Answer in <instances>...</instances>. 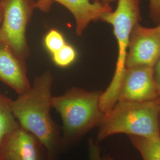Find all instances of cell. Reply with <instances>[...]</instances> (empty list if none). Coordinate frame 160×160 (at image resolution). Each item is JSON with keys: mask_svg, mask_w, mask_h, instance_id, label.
<instances>
[{"mask_svg": "<svg viewBox=\"0 0 160 160\" xmlns=\"http://www.w3.org/2000/svg\"><path fill=\"white\" fill-rule=\"evenodd\" d=\"M53 76L50 71L36 77L29 90L13 100L12 109L20 126L37 138L49 160H55L62 147L61 133L51 114Z\"/></svg>", "mask_w": 160, "mask_h": 160, "instance_id": "obj_1", "label": "cell"}, {"mask_svg": "<svg viewBox=\"0 0 160 160\" xmlns=\"http://www.w3.org/2000/svg\"><path fill=\"white\" fill-rule=\"evenodd\" d=\"M102 92L72 87L62 95L52 97V108L56 110L62 122V147L72 145L99 126L104 116L100 106Z\"/></svg>", "mask_w": 160, "mask_h": 160, "instance_id": "obj_2", "label": "cell"}, {"mask_svg": "<svg viewBox=\"0 0 160 160\" xmlns=\"http://www.w3.org/2000/svg\"><path fill=\"white\" fill-rule=\"evenodd\" d=\"M160 105L157 101L132 103L118 101L100 124L97 141L116 134L160 139Z\"/></svg>", "mask_w": 160, "mask_h": 160, "instance_id": "obj_3", "label": "cell"}, {"mask_svg": "<svg viewBox=\"0 0 160 160\" xmlns=\"http://www.w3.org/2000/svg\"><path fill=\"white\" fill-rule=\"evenodd\" d=\"M116 8L103 14L100 21L110 24L118 43V58L114 75L102 92L100 106L108 113L118 102L121 82L126 69V61L132 32L142 20L140 0H117Z\"/></svg>", "mask_w": 160, "mask_h": 160, "instance_id": "obj_4", "label": "cell"}, {"mask_svg": "<svg viewBox=\"0 0 160 160\" xmlns=\"http://www.w3.org/2000/svg\"><path fill=\"white\" fill-rule=\"evenodd\" d=\"M1 3L3 14L0 42L26 62L30 54L27 28L36 9V0H1Z\"/></svg>", "mask_w": 160, "mask_h": 160, "instance_id": "obj_5", "label": "cell"}, {"mask_svg": "<svg viewBox=\"0 0 160 160\" xmlns=\"http://www.w3.org/2000/svg\"><path fill=\"white\" fill-rule=\"evenodd\" d=\"M153 67L126 68L121 82L118 101L143 103L156 101L159 92Z\"/></svg>", "mask_w": 160, "mask_h": 160, "instance_id": "obj_6", "label": "cell"}, {"mask_svg": "<svg viewBox=\"0 0 160 160\" xmlns=\"http://www.w3.org/2000/svg\"><path fill=\"white\" fill-rule=\"evenodd\" d=\"M160 59V38L154 28L138 24L132 32L126 68L137 66L154 67Z\"/></svg>", "mask_w": 160, "mask_h": 160, "instance_id": "obj_7", "label": "cell"}, {"mask_svg": "<svg viewBox=\"0 0 160 160\" xmlns=\"http://www.w3.org/2000/svg\"><path fill=\"white\" fill-rule=\"evenodd\" d=\"M0 160H49L40 141L20 126L0 144Z\"/></svg>", "mask_w": 160, "mask_h": 160, "instance_id": "obj_8", "label": "cell"}, {"mask_svg": "<svg viewBox=\"0 0 160 160\" xmlns=\"http://www.w3.org/2000/svg\"><path fill=\"white\" fill-rule=\"evenodd\" d=\"M53 2L68 10L75 21V33L81 36L92 22L100 21L103 14L113 10L110 4L92 2L91 0H36V8L43 12L51 11Z\"/></svg>", "mask_w": 160, "mask_h": 160, "instance_id": "obj_9", "label": "cell"}, {"mask_svg": "<svg viewBox=\"0 0 160 160\" xmlns=\"http://www.w3.org/2000/svg\"><path fill=\"white\" fill-rule=\"evenodd\" d=\"M0 81L18 95L31 87L26 62L24 61L6 44L0 42Z\"/></svg>", "mask_w": 160, "mask_h": 160, "instance_id": "obj_10", "label": "cell"}, {"mask_svg": "<svg viewBox=\"0 0 160 160\" xmlns=\"http://www.w3.org/2000/svg\"><path fill=\"white\" fill-rule=\"evenodd\" d=\"M12 100L0 93V144L4 138L20 125L12 109Z\"/></svg>", "mask_w": 160, "mask_h": 160, "instance_id": "obj_11", "label": "cell"}, {"mask_svg": "<svg viewBox=\"0 0 160 160\" xmlns=\"http://www.w3.org/2000/svg\"><path fill=\"white\" fill-rule=\"evenodd\" d=\"M133 146L141 155L143 160H160V138L129 136Z\"/></svg>", "mask_w": 160, "mask_h": 160, "instance_id": "obj_12", "label": "cell"}, {"mask_svg": "<svg viewBox=\"0 0 160 160\" xmlns=\"http://www.w3.org/2000/svg\"><path fill=\"white\" fill-rule=\"evenodd\" d=\"M67 43L63 34L57 29L49 30L44 38L45 47L52 55L59 51Z\"/></svg>", "mask_w": 160, "mask_h": 160, "instance_id": "obj_13", "label": "cell"}, {"mask_svg": "<svg viewBox=\"0 0 160 160\" xmlns=\"http://www.w3.org/2000/svg\"><path fill=\"white\" fill-rule=\"evenodd\" d=\"M52 56L53 62L58 67L65 68L73 63L77 58V52L74 48L67 43L59 51Z\"/></svg>", "mask_w": 160, "mask_h": 160, "instance_id": "obj_14", "label": "cell"}, {"mask_svg": "<svg viewBox=\"0 0 160 160\" xmlns=\"http://www.w3.org/2000/svg\"><path fill=\"white\" fill-rule=\"evenodd\" d=\"M88 160H103L100 148L93 138H90L88 142Z\"/></svg>", "mask_w": 160, "mask_h": 160, "instance_id": "obj_15", "label": "cell"}, {"mask_svg": "<svg viewBox=\"0 0 160 160\" xmlns=\"http://www.w3.org/2000/svg\"><path fill=\"white\" fill-rule=\"evenodd\" d=\"M149 16L157 25L160 22V0H149Z\"/></svg>", "mask_w": 160, "mask_h": 160, "instance_id": "obj_16", "label": "cell"}, {"mask_svg": "<svg viewBox=\"0 0 160 160\" xmlns=\"http://www.w3.org/2000/svg\"><path fill=\"white\" fill-rule=\"evenodd\" d=\"M154 77L155 82L158 87L159 96L156 100L160 105V59L154 66Z\"/></svg>", "mask_w": 160, "mask_h": 160, "instance_id": "obj_17", "label": "cell"}, {"mask_svg": "<svg viewBox=\"0 0 160 160\" xmlns=\"http://www.w3.org/2000/svg\"><path fill=\"white\" fill-rule=\"evenodd\" d=\"M117 0H92V2H100L104 4H110L112 2H116Z\"/></svg>", "mask_w": 160, "mask_h": 160, "instance_id": "obj_18", "label": "cell"}, {"mask_svg": "<svg viewBox=\"0 0 160 160\" xmlns=\"http://www.w3.org/2000/svg\"><path fill=\"white\" fill-rule=\"evenodd\" d=\"M2 14H3L2 6L1 1L0 2V26H1V24L2 23Z\"/></svg>", "mask_w": 160, "mask_h": 160, "instance_id": "obj_19", "label": "cell"}, {"mask_svg": "<svg viewBox=\"0 0 160 160\" xmlns=\"http://www.w3.org/2000/svg\"><path fill=\"white\" fill-rule=\"evenodd\" d=\"M154 29L156 33H157L158 36H159V38H160V22L155 27H154Z\"/></svg>", "mask_w": 160, "mask_h": 160, "instance_id": "obj_20", "label": "cell"}, {"mask_svg": "<svg viewBox=\"0 0 160 160\" xmlns=\"http://www.w3.org/2000/svg\"><path fill=\"white\" fill-rule=\"evenodd\" d=\"M103 160H114L113 158L110 157V155H107V156H104L103 157Z\"/></svg>", "mask_w": 160, "mask_h": 160, "instance_id": "obj_21", "label": "cell"}, {"mask_svg": "<svg viewBox=\"0 0 160 160\" xmlns=\"http://www.w3.org/2000/svg\"><path fill=\"white\" fill-rule=\"evenodd\" d=\"M158 125H159V132H160V113L159 115V120H158Z\"/></svg>", "mask_w": 160, "mask_h": 160, "instance_id": "obj_22", "label": "cell"}, {"mask_svg": "<svg viewBox=\"0 0 160 160\" xmlns=\"http://www.w3.org/2000/svg\"><path fill=\"white\" fill-rule=\"evenodd\" d=\"M1 0H0V2H1Z\"/></svg>", "mask_w": 160, "mask_h": 160, "instance_id": "obj_23", "label": "cell"}]
</instances>
